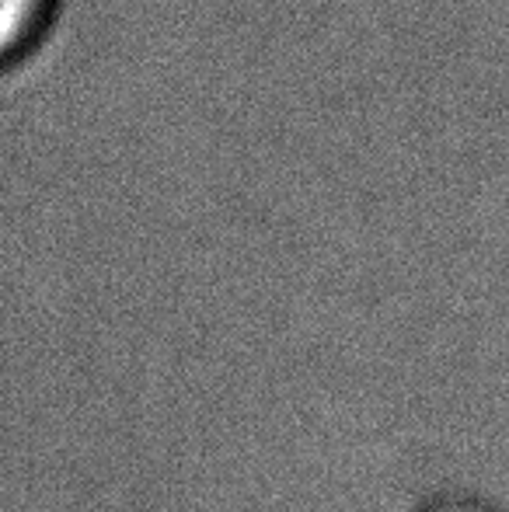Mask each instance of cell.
<instances>
[{"instance_id": "2", "label": "cell", "mask_w": 509, "mask_h": 512, "mask_svg": "<svg viewBox=\"0 0 509 512\" xmlns=\"http://www.w3.org/2000/svg\"><path fill=\"white\" fill-rule=\"evenodd\" d=\"M419 512H492L485 502L471 499V495H440V499L426 502Z\"/></svg>"}, {"instance_id": "1", "label": "cell", "mask_w": 509, "mask_h": 512, "mask_svg": "<svg viewBox=\"0 0 509 512\" xmlns=\"http://www.w3.org/2000/svg\"><path fill=\"white\" fill-rule=\"evenodd\" d=\"M49 0H0V63L14 60L39 35Z\"/></svg>"}]
</instances>
